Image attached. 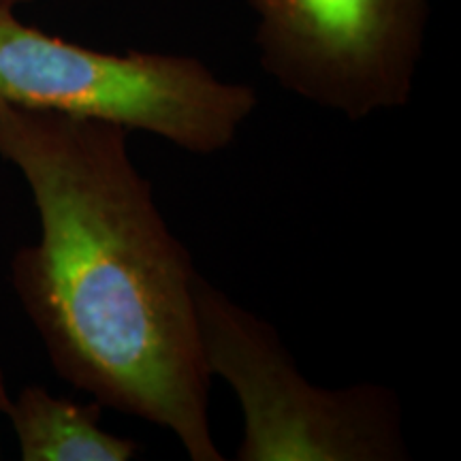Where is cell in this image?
I'll return each mask as SVG.
<instances>
[{"mask_svg": "<svg viewBox=\"0 0 461 461\" xmlns=\"http://www.w3.org/2000/svg\"><path fill=\"white\" fill-rule=\"evenodd\" d=\"M28 3H32V0H0V7L15 9V7H20V5H28Z\"/></svg>", "mask_w": 461, "mask_h": 461, "instance_id": "obj_7", "label": "cell"}, {"mask_svg": "<svg viewBox=\"0 0 461 461\" xmlns=\"http://www.w3.org/2000/svg\"><path fill=\"white\" fill-rule=\"evenodd\" d=\"M9 402H11V397H9V393H7V383H5L3 367H0V414L7 412Z\"/></svg>", "mask_w": 461, "mask_h": 461, "instance_id": "obj_6", "label": "cell"}, {"mask_svg": "<svg viewBox=\"0 0 461 461\" xmlns=\"http://www.w3.org/2000/svg\"><path fill=\"white\" fill-rule=\"evenodd\" d=\"M99 402L79 403L31 384L9 402L20 457L24 461H131L140 445L101 428Z\"/></svg>", "mask_w": 461, "mask_h": 461, "instance_id": "obj_5", "label": "cell"}, {"mask_svg": "<svg viewBox=\"0 0 461 461\" xmlns=\"http://www.w3.org/2000/svg\"><path fill=\"white\" fill-rule=\"evenodd\" d=\"M0 157L37 207L39 240L14 255L11 285L58 376L171 431L193 461H222L194 310L199 272L132 163L129 132L0 103Z\"/></svg>", "mask_w": 461, "mask_h": 461, "instance_id": "obj_1", "label": "cell"}, {"mask_svg": "<svg viewBox=\"0 0 461 461\" xmlns=\"http://www.w3.org/2000/svg\"><path fill=\"white\" fill-rule=\"evenodd\" d=\"M0 103L149 132L212 157L238 141L258 95L194 56L90 50L0 7Z\"/></svg>", "mask_w": 461, "mask_h": 461, "instance_id": "obj_2", "label": "cell"}, {"mask_svg": "<svg viewBox=\"0 0 461 461\" xmlns=\"http://www.w3.org/2000/svg\"><path fill=\"white\" fill-rule=\"evenodd\" d=\"M263 71L350 122L411 103L429 0H244Z\"/></svg>", "mask_w": 461, "mask_h": 461, "instance_id": "obj_4", "label": "cell"}, {"mask_svg": "<svg viewBox=\"0 0 461 461\" xmlns=\"http://www.w3.org/2000/svg\"><path fill=\"white\" fill-rule=\"evenodd\" d=\"M201 350L241 408L238 461H408L400 395L387 384L319 387L278 330L203 276L194 282Z\"/></svg>", "mask_w": 461, "mask_h": 461, "instance_id": "obj_3", "label": "cell"}]
</instances>
